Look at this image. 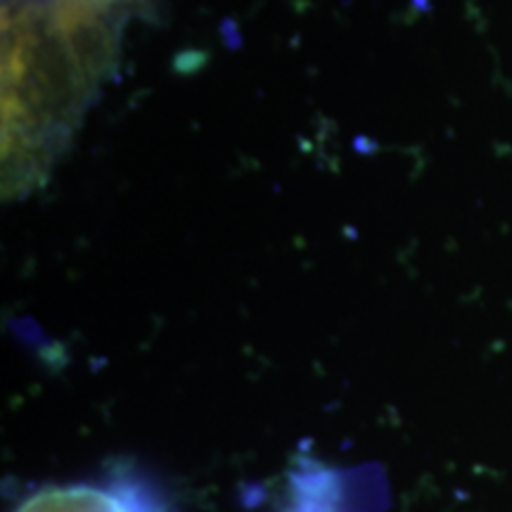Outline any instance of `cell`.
Segmentation results:
<instances>
[{
  "instance_id": "cell-2",
  "label": "cell",
  "mask_w": 512,
  "mask_h": 512,
  "mask_svg": "<svg viewBox=\"0 0 512 512\" xmlns=\"http://www.w3.org/2000/svg\"><path fill=\"white\" fill-rule=\"evenodd\" d=\"M335 484L328 472H309L294 482L290 512H335Z\"/></svg>"
},
{
  "instance_id": "cell-1",
  "label": "cell",
  "mask_w": 512,
  "mask_h": 512,
  "mask_svg": "<svg viewBox=\"0 0 512 512\" xmlns=\"http://www.w3.org/2000/svg\"><path fill=\"white\" fill-rule=\"evenodd\" d=\"M15 512H164V508L155 491L121 475L107 482L43 486L24 498Z\"/></svg>"
}]
</instances>
